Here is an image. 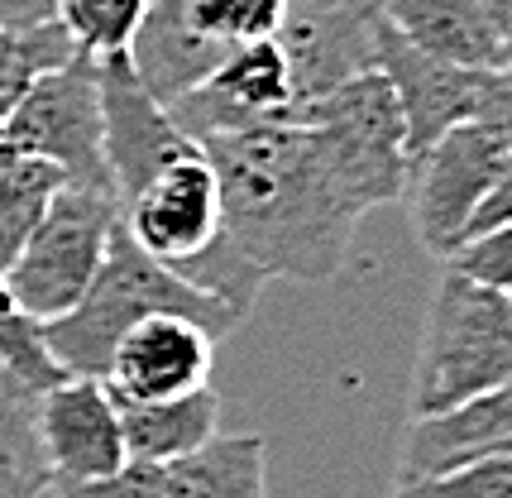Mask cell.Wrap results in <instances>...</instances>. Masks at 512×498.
I'll return each instance as SVG.
<instances>
[{"instance_id":"6da1fadb","label":"cell","mask_w":512,"mask_h":498,"mask_svg":"<svg viewBox=\"0 0 512 498\" xmlns=\"http://www.w3.org/2000/svg\"><path fill=\"white\" fill-rule=\"evenodd\" d=\"M197 149L216 173L225 240L264 278H335L359 221L398 202L407 182V125L379 68L288 120L211 135Z\"/></svg>"},{"instance_id":"7a4b0ae2","label":"cell","mask_w":512,"mask_h":498,"mask_svg":"<svg viewBox=\"0 0 512 498\" xmlns=\"http://www.w3.org/2000/svg\"><path fill=\"white\" fill-rule=\"evenodd\" d=\"M149 317H187V321H197V326H206L216 340L235 336V331L245 326V317L230 312L221 297L192 288V283L178 278L168 264L149 259V254L125 235V226H115L111 249H106L101 269L91 278V288L82 293V302H77L67 317L48 321L44 345L63 374L101 379L115 340Z\"/></svg>"},{"instance_id":"3957f363","label":"cell","mask_w":512,"mask_h":498,"mask_svg":"<svg viewBox=\"0 0 512 498\" xmlns=\"http://www.w3.org/2000/svg\"><path fill=\"white\" fill-rule=\"evenodd\" d=\"M512 379V297L446 269L426 307L407 422L465 408L469 398Z\"/></svg>"},{"instance_id":"277c9868","label":"cell","mask_w":512,"mask_h":498,"mask_svg":"<svg viewBox=\"0 0 512 498\" xmlns=\"http://www.w3.org/2000/svg\"><path fill=\"white\" fill-rule=\"evenodd\" d=\"M115 226H120L115 192L58 187L39 216V226L20 245L15 264L0 273L24 317L39 321V326L67 317L91 288V278L111 249Z\"/></svg>"},{"instance_id":"5b68a950","label":"cell","mask_w":512,"mask_h":498,"mask_svg":"<svg viewBox=\"0 0 512 498\" xmlns=\"http://www.w3.org/2000/svg\"><path fill=\"white\" fill-rule=\"evenodd\" d=\"M0 139L20 154L48 163L63 173V187H96L115 192L101 149V91H96V63L72 58L63 68L44 72L34 87L15 101V111L0 120Z\"/></svg>"},{"instance_id":"8992f818","label":"cell","mask_w":512,"mask_h":498,"mask_svg":"<svg viewBox=\"0 0 512 498\" xmlns=\"http://www.w3.org/2000/svg\"><path fill=\"white\" fill-rule=\"evenodd\" d=\"M512 159V135L493 125H455L441 135L426 154L407 163L402 197L412 206V230L422 240L426 254H436L446 264L455 249L465 245V230L474 221L479 202L493 192L498 173Z\"/></svg>"},{"instance_id":"52a82bcc","label":"cell","mask_w":512,"mask_h":498,"mask_svg":"<svg viewBox=\"0 0 512 498\" xmlns=\"http://www.w3.org/2000/svg\"><path fill=\"white\" fill-rule=\"evenodd\" d=\"M292 77V111L379 68V5L374 0H288L273 34Z\"/></svg>"},{"instance_id":"ba28073f","label":"cell","mask_w":512,"mask_h":498,"mask_svg":"<svg viewBox=\"0 0 512 498\" xmlns=\"http://www.w3.org/2000/svg\"><path fill=\"white\" fill-rule=\"evenodd\" d=\"M120 226L149 259L168 264L173 273L192 269L221 245V192H216V173L206 154H187V159L158 168L154 178L120 206Z\"/></svg>"},{"instance_id":"9c48e42d","label":"cell","mask_w":512,"mask_h":498,"mask_svg":"<svg viewBox=\"0 0 512 498\" xmlns=\"http://www.w3.org/2000/svg\"><path fill=\"white\" fill-rule=\"evenodd\" d=\"M96 91H101V149H106V173H111L115 202L125 206L154 178L158 168L197 154V144L173 125L163 101L149 96L130 68V58H101L96 63Z\"/></svg>"},{"instance_id":"30bf717a","label":"cell","mask_w":512,"mask_h":498,"mask_svg":"<svg viewBox=\"0 0 512 498\" xmlns=\"http://www.w3.org/2000/svg\"><path fill=\"white\" fill-rule=\"evenodd\" d=\"M173 125L182 135L201 144L211 135H230L245 125H268V120H288L292 115V77L283 63V48L273 39L259 44H240L225 53V63L197 91L178 96L173 106Z\"/></svg>"},{"instance_id":"8fae6325","label":"cell","mask_w":512,"mask_h":498,"mask_svg":"<svg viewBox=\"0 0 512 498\" xmlns=\"http://www.w3.org/2000/svg\"><path fill=\"white\" fill-rule=\"evenodd\" d=\"M39 446H44L53 489L101 484L130 465L115 398L101 379H82V374H67L63 384L39 393Z\"/></svg>"},{"instance_id":"7c38bea8","label":"cell","mask_w":512,"mask_h":498,"mask_svg":"<svg viewBox=\"0 0 512 498\" xmlns=\"http://www.w3.org/2000/svg\"><path fill=\"white\" fill-rule=\"evenodd\" d=\"M216 345L206 326L187 317H149L115 340L101 384L115 403H163L211 388Z\"/></svg>"},{"instance_id":"4fadbf2b","label":"cell","mask_w":512,"mask_h":498,"mask_svg":"<svg viewBox=\"0 0 512 498\" xmlns=\"http://www.w3.org/2000/svg\"><path fill=\"white\" fill-rule=\"evenodd\" d=\"M379 72L393 87V101L407 125V163L426 154L441 135L455 125L474 120V101H479V72L441 63L422 48H412L402 34H393L379 15Z\"/></svg>"},{"instance_id":"5bb4252c","label":"cell","mask_w":512,"mask_h":498,"mask_svg":"<svg viewBox=\"0 0 512 498\" xmlns=\"http://www.w3.org/2000/svg\"><path fill=\"white\" fill-rule=\"evenodd\" d=\"M508 441H512V379L489 388V393H479V398H469L465 408L407 422L398 446V484L455 470V465L479 460V455H503Z\"/></svg>"},{"instance_id":"9a60e30c","label":"cell","mask_w":512,"mask_h":498,"mask_svg":"<svg viewBox=\"0 0 512 498\" xmlns=\"http://www.w3.org/2000/svg\"><path fill=\"white\" fill-rule=\"evenodd\" d=\"M383 24L402 34L412 48H422L441 63L489 72L503 68V48L493 39L479 0H374Z\"/></svg>"},{"instance_id":"2e32d148","label":"cell","mask_w":512,"mask_h":498,"mask_svg":"<svg viewBox=\"0 0 512 498\" xmlns=\"http://www.w3.org/2000/svg\"><path fill=\"white\" fill-rule=\"evenodd\" d=\"M125 460L130 465H173L221 436V393L197 388L163 403H115Z\"/></svg>"},{"instance_id":"e0dca14e","label":"cell","mask_w":512,"mask_h":498,"mask_svg":"<svg viewBox=\"0 0 512 498\" xmlns=\"http://www.w3.org/2000/svg\"><path fill=\"white\" fill-rule=\"evenodd\" d=\"M163 498H268L264 436H216L201 451L158 465Z\"/></svg>"},{"instance_id":"ac0fdd59","label":"cell","mask_w":512,"mask_h":498,"mask_svg":"<svg viewBox=\"0 0 512 498\" xmlns=\"http://www.w3.org/2000/svg\"><path fill=\"white\" fill-rule=\"evenodd\" d=\"M283 5L288 0H149L144 15L216 53H230L240 44L273 39L283 24Z\"/></svg>"},{"instance_id":"d6986e66","label":"cell","mask_w":512,"mask_h":498,"mask_svg":"<svg viewBox=\"0 0 512 498\" xmlns=\"http://www.w3.org/2000/svg\"><path fill=\"white\" fill-rule=\"evenodd\" d=\"M53 484L39 446V393L0 369V498H39Z\"/></svg>"},{"instance_id":"ffe728a7","label":"cell","mask_w":512,"mask_h":498,"mask_svg":"<svg viewBox=\"0 0 512 498\" xmlns=\"http://www.w3.org/2000/svg\"><path fill=\"white\" fill-rule=\"evenodd\" d=\"M58 187H63L58 168L29 159L15 144L0 139V273L15 264L20 245L29 240V230L39 226V216H44V206L53 202Z\"/></svg>"},{"instance_id":"44dd1931","label":"cell","mask_w":512,"mask_h":498,"mask_svg":"<svg viewBox=\"0 0 512 498\" xmlns=\"http://www.w3.org/2000/svg\"><path fill=\"white\" fill-rule=\"evenodd\" d=\"M77 58V44L63 34V24H39V29H0V120L15 111L24 91L44 72L63 68Z\"/></svg>"},{"instance_id":"7402d4cb","label":"cell","mask_w":512,"mask_h":498,"mask_svg":"<svg viewBox=\"0 0 512 498\" xmlns=\"http://www.w3.org/2000/svg\"><path fill=\"white\" fill-rule=\"evenodd\" d=\"M144 5L149 0H58V24L82 58L101 63V58L130 53L134 29L144 20Z\"/></svg>"},{"instance_id":"603a6c76","label":"cell","mask_w":512,"mask_h":498,"mask_svg":"<svg viewBox=\"0 0 512 498\" xmlns=\"http://www.w3.org/2000/svg\"><path fill=\"white\" fill-rule=\"evenodd\" d=\"M0 369H5L10 379L29 384L34 393H48L53 384H63L67 379L63 369H58V360L48 355L44 326L29 321L20 307H15V297H10V288H5V278H0Z\"/></svg>"},{"instance_id":"cb8c5ba5","label":"cell","mask_w":512,"mask_h":498,"mask_svg":"<svg viewBox=\"0 0 512 498\" xmlns=\"http://www.w3.org/2000/svg\"><path fill=\"white\" fill-rule=\"evenodd\" d=\"M388 498H512V460L508 455H479L455 470L393 484Z\"/></svg>"},{"instance_id":"d4e9b609","label":"cell","mask_w":512,"mask_h":498,"mask_svg":"<svg viewBox=\"0 0 512 498\" xmlns=\"http://www.w3.org/2000/svg\"><path fill=\"white\" fill-rule=\"evenodd\" d=\"M446 269L465 273L474 283H484L493 293H508L512 297V226H498L479 240L460 245L455 254L446 259Z\"/></svg>"},{"instance_id":"484cf974","label":"cell","mask_w":512,"mask_h":498,"mask_svg":"<svg viewBox=\"0 0 512 498\" xmlns=\"http://www.w3.org/2000/svg\"><path fill=\"white\" fill-rule=\"evenodd\" d=\"M63 498H163V475L158 465H125L120 475L101 479V484H77V489H58Z\"/></svg>"},{"instance_id":"4316f807","label":"cell","mask_w":512,"mask_h":498,"mask_svg":"<svg viewBox=\"0 0 512 498\" xmlns=\"http://www.w3.org/2000/svg\"><path fill=\"white\" fill-rule=\"evenodd\" d=\"M474 120H479V125H493V130H508V135H512V63L479 72V101H474Z\"/></svg>"},{"instance_id":"83f0119b","label":"cell","mask_w":512,"mask_h":498,"mask_svg":"<svg viewBox=\"0 0 512 498\" xmlns=\"http://www.w3.org/2000/svg\"><path fill=\"white\" fill-rule=\"evenodd\" d=\"M58 20V0H0V29H39Z\"/></svg>"},{"instance_id":"f1b7e54d","label":"cell","mask_w":512,"mask_h":498,"mask_svg":"<svg viewBox=\"0 0 512 498\" xmlns=\"http://www.w3.org/2000/svg\"><path fill=\"white\" fill-rule=\"evenodd\" d=\"M479 10H484V20H489L493 39L503 48V58L512 63V0H479Z\"/></svg>"},{"instance_id":"f546056e","label":"cell","mask_w":512,"mask_h":498,"mask_svg":"<svg viewBox=\"0 0 512 498\" xmlns=\"http://www.w3.org/2000/svg\"><path fill=\"white\" fill-rule=\"evenodd\" d=\"M503 455H508V460H512V441H508V446H503Z\"/></svg>"}]
</instances>
